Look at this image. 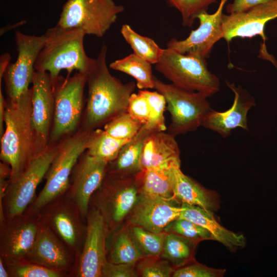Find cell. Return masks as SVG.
Instances as JSON below:
<instances>
[{
    "mask_svg": "<svg viewBox=\"0 0 277 277\" xmlns=\"http://www.w3.org/2000/svg\"><path fill=\"white\" fill-rule=\"evenodd\" d=\"M181 166L180 150L175 136L164 131L153 132L144 140L142 170L169 169Z\"/></svg>",
    "mask_w": 277,
    "mask_h": 277,
    "instance_id": "7402d4cb",
    "label": "cell"
},
{
    "mask_svg": "<svg viewBox=\"0 0 277 277\" xmlns=\"http://www.w3.org/2000/svg\"><path fill=\"white\" fill-rule=\"evenodd\" d=\"M143 125L128 112H125L105 124L104 130L116 139L129 141L137 133Z\"/></svg>",
    "mask_w": 277,
    "mask_h": 277,
    "instance_id": "836d02e7",
    "label": "cell"
},
{
    "mask_svg": "<svg viewBox=\"0 0 277 277\" xmlns=\"http://www.w3.org/2000/svg\"><path fill=\"white\" fill-rule=\"evenodd\" d=\"M152 64L131 53L121 59L112 62L111 69L126 73L136 81V86L140 90L154 88V76L152 74Z\"/></svg>",
    "mask_w": 277,
    "mask_h": 277,
    "instance_id": "4316f807",
    "label": "cell"
},
{
    "mask_svg": "<svg viewBox=\"0 0 277 277\" xmlns=\"http://www.w3.org/2000/svg\"><path fill=\"white\" fill-rule=\"evenodd\" d=\"M166 232L154 233L136 225H132L130 234L143 256L161 255Z\"/></svg>",
    "mask_w": 277,
    "mask_h": 277,
    "instance_id": "1f68e13d",
    "label": "cell"
},
{
    "mask_svg": "<svg viewBox=\"0 0 277 277\" xmlns=\"http://www.w3.org/2000/svg\"><path fill=\"white\" fill-rule=\"evenodd\" d=\"M164 231L176 234L195 243L203 240H213L211 234L203 227L180 217L171 222Z\"/></svg>",
    "mask_w": 277,
    "mask_h": 277,
    "instance_id": "e575fe53",
    "label": "cell"
},
{
    "mask_svg": "<svg viewBox=\"0 0 277 277\" xmlns=\"http://www.w3.org/2000/svg\"><path fill=\"white\" fill-rule=\"evenodd\" d=\"M94 130H86L66 140L57 149L46 174L44 187L25 213L36 216L47 205L67 191L72 171L87 150Z\"/></svg>",
    "mask_w": 277,
    "mask_h": 277,
    "instance_id": "277c9868",
    "label": "cell"
},
{
    "mask_svg": "<svg viewBox=\"0 0 277 277\" xmlns=\"http://www.w3.org/2000/svg\"><path fill=\"white\" fill-rule=\"evenodd\" d=\"M37 219L38 230L36 239L25 261L64 274L72 266V255L54 232L38 217Z\"/></svg>",
    "mask_w": 277,
    "mask_h": 277,
    "instance_id": "44dd1931",
    "label": "cell"
},
{
    "mask_svg": "<svg viewBox=\"0 0 277 277\" xmlns=\"http://www.w3.org/2000/svg\"><path fill=\"white\" fill-rule=\"evenodd\" d=\"M5 265L10 276L61 277L64 275L61 272L27 261L19 262L10 265Z\"/></svg>",
    "mask_w": 277,
    "mask_h": 277,
    "instance_id": "8d00e7d4",
    "label": "cell"
},
{
    "mask_svg": "<svg viewBox=\"0 0 277 277\" xmlns=\"http://www.w3.org/2000/svg\"><path fill=\"white\" fill-rule=\"evenodd\" d=\"M272 1L273 0H234L232 3L227 5L226 10L229 14L239 13Z\"/></svg>",
    "mask_w": 277,
    "mask_h": 277,
    "instance_id": "b9f144b4",
    "label": "cell"
},
{
    "mask_svg": "<svg viewBox=\"0 0 277 277\" xmlns=\"http://www.w3.org/2000/svg\"><path fill=\"white\" fill-rule=\"evenodd\" d=\"M45 40L36 60L35 71L49 74L53 85L64 69L88 74L95 64L96 58L89 57L84 47L86 35L80 28H66L56 25L44 33Z\"/></svg>",
    "mask_w": 277,
    "mask_h": 277,
    "instance_id": "3957f363",
    "label": "cell"
},
{
    "mask_svg": "<svg viewBox=\"0 0 277 277\" xmlns=\"http://www.w3.org/2000/svg\"><path fill=\"white\" fill-rule=\"evenodd\" d=\"M84 245L80 252L76 276H102L106 258V240L108 228L101 212L94 207L88 210Z\"/></svg>",
    "mask_w": 277,
    "mask_h": 277,
    "instance_id": "4fadbf2b",
    "label": "cell"
},
{
    "mask_svg": "<svg viewBox=\"0 0 277 277\" xmlns=\"http://www.w3.org/2000/svg\"><path fill=\"white\" fill-rule=\"evenodd\" d=\"M226 270L215 269L200 264H193L174 270V277H219L222 276Z\"/></svg>",
    "mask_w": 277,
    "mask_h": 277,
    "instance_id": "f35d334b",
    "label": "cell"
},
{
    "mask_svg": "<svg viewBox=\"0 0 277 277\" xmlns=\"http://www.w3.org/2000/svg\"><path fill=\"white\" fill-rule=\"evenodd\" d=\"M107 48L103 45L95 64L87 74L88 87L85 124L87 130L105 124L115 117L127 112L131 95L136 83H123L111 75L107 65Z\"/></svg>",
    "mask_w": 277,
    "mask_h": 277,
    "instance_id": "6da1fadb",
    "label": "cell"
},
{
    "mask_svg": "<svg viewBox=\"0 0 277 277\" xmlns=\"http://www.w3.org/2000/svg\"><path fill=\"white\" fill-rule=\"evenodd\" d=\"M151 132L142 126L137 133L121 149L112 163L110 174L120 176H135L141 171V160L144 140Z\"/></svg>",
    "mask_w": 277,
    "mask_h": 277,
    "instance_id": "d4e9b609",
    "label": "cell"
},
{
    "mask_svg": "<svg viewBox=\"0 0 277 277\" xmlns=\"http://www.w3.org/2000/svg\"><path fill=\"white\" fill-rule=\"evenodd\" d=\"M180 218L189 220L206 229L213 240L222 244L230 251H235L244 247L246 238L242 234L230 231L220 225L215 220L212 211L200 207L182 204Z\"/></svg>",
    "mask_w": 277,
    "mask_h": 277,
    "instance_id": "603a6c76",
    "label": "cell"
},
{
    "mask_svg": "<svg viewBox=\"0 0 277 277\" xmlns=\"http://www.w3.org/2000/svg\"><path fill=\"white\" fill-rule=\"evenodd\" d=\"M45 40L44 34L35 36L15 32L17 57L15 62L9 64L3 76L8 98L16 99L30 89L35 63Z\"/></svg>",
    "mask_w": 277,
    "mask_h": 277,
    "instance_id": "8fae6325",
    "label": "cell"
},
{
    "mask_svg": "<svg viewBox=\"0 0 277 277\" xmlns=\"http://www.w3.org/2000/svg\"><path fill=\"white\" fill-rule=\"evenodd\" d=\"M87 74L78 71L72 77H58L54 84L53 124L50 139L55 141L73 132L81 115Z\"/></svg>",
    "mask_w": 277,
    "mask_h": 277,
    "instance_id": "9c48e42d",
    "label": "cell"
},
{
    "mask_svg": "<svg viewBox=\"0 0 277 277\" xmlns=\"http://www.w3.org/2000/svg\"><path fill=\"white\" fill-rule=\"evenodd\" d=\"M139 91L146 97L149 106V116L144 127L151 132L165 131L167 128L164 117L166 107L164 96L156 90L151 91L144 89Z\"/></svg>",
    "mask_w": 277,
    "mask_h": 277,
    "instance_id": "d6a6232c",
    "label": "cell"
},
{
    "mask_svg": "<svg viewBox=\"0 0 277 277\" xmlns=\"http://www.w3.org/2000/svg\"><path fill=\"white\" fill-rule=\"evenodd\" d=\"M57 148L47 149L35 156L21 174L9 181L0 203V222L24 214L34 201L38 185L55 156Z\"/></svg>",
    "mask_w": 277,
    "mask_h": 277,
    "instance_id": "52a82bcc",
    "label": "cell"
},
{
    "mask_svg": "<svg viewBox=\"0 0 277 277\" xmlns=\"http://www.w3.org/2000/svg\"><path fill=\"white\" fill-rule=\"evenodd\" d=\"M31 112V88L16 99L7 98L5 130L1 138V159L10 166L9 181L17 177L35 156Z\"/></svg>",
    "mask_w": 277,
    "mask_h": 277,
    "instance_id": "7a4b0ae2",
    "label": "cell"
},
{
    "mask_svg": "<svg viewBox=\"0 0 277 277\" xmlns=\"http://www.w3.org/2000/svg\"><path fill=\"white\" fill-rule=\"evenodd\" d=\"M154 89L165 98L171 118L168 132L175 137L196 130L212 109L203 94L165 83L155 76Z\"/></svg>",
    "mask_w": 277,
    "mask_h": 277,
    "instance_id": "8992f818",
    "label": "cell"
},
{
    "mask_svg": "<svg viewBox=\"0 0 277 277\" xmlns=\"http://www.w3.org/2000/svg\"><path fill=\"white\" fill-rule=\"evenodd\" d=\"M108 164L86 152L74 167L72 183L66 196L76 205L83 217L87 214L93 194L103 182Z\"/></svg>",
    "mask_w": 277,
    "mask_h": 277,
    "instance_id": "e0dca14e",
    "label": "cell"
},
{
    "mask_svg": "<svg viewBox=\"0 0 277 277\" xmlns=\"http://www.w3.org/2000/svg\"><path fill=\"white\" fill-rule=\"evenodd\" d=\"M132 210L129 222L154 233L163 232L166 227L179 218L182 207L175 205L174 200L140 194Z\"/></svg>",
    "mask_w": 277,
    "mask_h": 277,
    "instance_id": "d6986e66",
    "label": "cell"
},
{
    "mask_svg": "<svg viewBox=\"0 0 277 277\" xmlns=\"http://www.w3.org/2000/svg\"><path fill=\"white\" fill-rule=\"evenodd\" d=\"M11 56L8 53H3L0 57V84L2 82V78L5 72V70L10 63Z\"/></svg>",
    "mask_w": 277,
    "mask_h": 277,
    "instance_id": "ee69618b",
    "label": "cell"
},
{
    "mask_svg": "<svg viewBox=\"0 0 277 277\" xmlns=\"http://www.w3.org/2000/svg\"><path fill=\"white\" fill-rule=\"evenodd\" d=\"M128 142L116 139L104 130H96L93 131L87 152L109 163L116 158L122 147Z\"/></svg>",
    "mask_w": 277,
    "mask_h": 277,
    "instance_id": "f546056e",
    "label": "cell"
},
{
    "mask_svg": "<svg viewBox=\"0 0 277 277\" xmlns=\"http://www.w3.org/2000/svg\"><path fill=\"white\" fill-rule=\"evenodd\" d=\"M181 14L184 26L191 27L196 16L207 11L208 7L217 0H165Z\"/></svg>",
    "mask_w": 277,
    "mask_h": 277,
    "instance_id": "d590c367",
    "label": "cell"
},
{
    "mask_svg": "<svg viewBox=\"0 0 277 277\" xmlns=\"http://www.w3.org/2000/svg\"><path fill=\"white\" fill-rule=\"evenodd\" d=\"M155 69L171 84L181 88L200 92L207 97L220 90L218 77L208 69L206 58L164 49Z\"/></svg>",
    "mask_w": 277,
    "mask_h": 277,
    "instance_id": "5b68a950",
    "label": "cell"
},
{
    "mask_svg": "<svg viewBox=\"0 0 277 277\" xmlns=\"http://www.w3.org/2000/svg\"><path fill=\"white\" fill-rule=\"evenodd\" d=\"M134 177L140 194L174 200L173 168L142 170Z\"/></svg>",
    "mask_w": 277,
    "mask_h": 277,
    "instance_id": "484cf974",
    "label": "cell"
},
{
    "mask_svg": "<svg viewBox=\"0 0 277 277\" xmlns=\"http://www.w3.org/2000/svg\"><path fill=\"white\" fill-rule=\"evenodd\" d=\"M121 33L135 55L151 64H156L159 61L164 49L152 38L140 35L126 24L122 26Z\"/></svg>",
    "mask_w": 277,
    "mask_h": 277,
    "instance_id": "83f0119b",
    "label": "cell"
},
{
    "mask_svg": "<svg viewBox=\"0 0 277 277\" xmlns=\"http://www.w3.org/2000/svg\"><path fill=\"white\" fill-rule=\"evenodd\" d=\"M6 101L3 95L1 87L0 88V136L1 138L4 132V123L5 118V108Z\"/></svg>",
    "mask_w": 277,
    "mask_h": 277,
    "instance_id": "7bdbcfd3",
    "label": "cell"
},
{
    "mask_svg": "<svg viewBox=\"0 0 277 277\" xmlns=\"http://www.w3.org/2000/svg\"><path fill=\"white\" fill-rule=\"evenodd\" d=\"M36 216L70 251L78 253L81 251L86 227H84L81 220V213L72 200L67 196L64 199L60 197L45 206Z\"/></svg>",
    "mask_w": 277,
    "mask_h": 277,
    "instance_id": "7c38bea8",
    "label": "cell"
},
{
    "mask_svg": "<svg viewBox=\"0 0 277 277\" xmlns=\"http://www.w3.org/2000/svg\"><path fill=\"white\" fill-rule=\"evenodd\" d=\"M124 10L113 0H68L63 6L57 25L80 28L86 34L104 36Z\"/></svg>",
    "mask_w": 277,
    "mask_h": 277,
    "instance_id": "ba28073f",
    "label": "cell"
},
{
    "mask_svg": "<svg viewBox=\"0 0 277 277\" xmlns=\"http://www.w3.org/2000/svg\"><path fill=\"white\" fill-rule=\"evenodd\" d=\"M32 83L31 123L36 156L47 149L54 113V96L53 84L48 73L35 71Z\"/></svg>",
    "mask_w": 277,
    "mask_h": 277,
    "instance_id": "9a60e30c",
    "label": "cell"
},
{
    "mask_svg": "<svg viewBox=\"0 0 277 277\" xmlns=\"http://www.w3.org/2000/svg\"><path fill=\"white\" fill-rule=\"evenodd\" d=\"M228 87L234 93L231 107L225 111L219 112L211 109L206 114L202 126L218 133L223 137L231 134L236 128L248 130L247 113L255 105L254 98L240 86L226 82Z\"/></svg>",
    "mask_w": 277,
    "mask_h": 277,
    "instance_id": "ffe728a7",
    "label": "cell"
},
{
    "mask_svg": "<svg viewBox=\"0 0 277 277\" xmlns=\"http://www.w3.org/2000/svg\"><path fill=\"white\" fill-rule=\"evenodd\" d=\"M156 257V256H155ZM148 257L140 261L136 268L143 277H169L172 276L174 270L166 260Z\"/></svg>",
    "mask_w": 277,
    "mask_h": 277,
    "instance_id": "74e56055",
    "label": "cell"
},
{
    "mask_svg": "<svg viewBox=\"0 0 277 277\" xmlns=\"http://www.w3.org/2000/svg\"><path fill=\"white\" fill-rule=\"evenodd\" d=\"M0 276L8 277L10 276L7 268L2 258H0Z\"/></svg>",
    "mask_w": 277,
    "mask_h": 277,
    "instance_id": "f6af8a7d",
    "label": "cell"
},
{
    "mask_svg": "<svg viewBox=\"0 0 277 277\" xmlns=\"http://www.w3.org/2000/svg\"><path fill=\"white\" fill-rule=\"evenodd\" d=\"M181 166L173 168V198L182 204L197 206L208 210L217 208L213 192L203 188L183 173Z\"/></svg>",
    "mask_w": 277,
    "mask_h": 277,
    "instance_id": "cb8c5ba5",
    "label": "cell"
},
{
    "mask_svg": "<svg viewBox=\"0 0 277 277\" xmlns=\"http://www.w3.org/2000/svg\"><path fill=\"white\" fill-rule=\"evenodd\" d=\"M105 177L95 199V207L103 215L108 228L123 220L133 209L138 199L134 176L110 174Z\"/></svg>",
    "mask_w": 277,
    "mask_h": 277,
    "instance_id": "30bf717a",
    "label": "cell"
},
{
    "mask_svg": "<svg viewBox=\"0 0 277 277\" xmlns=\"http://www.w3.org/2000/svg\"><path fill=\"white\" fill-rule=\"evenodd\" d=\"M228 0H220L217 9L212 14L207 11L200 13L198 28L192 30L188 37L183 40L172 38L167 44V48L182 54H193L206 58L214 45L222 38V17L224 5Z\"/></svg>",
    "mask_w": 277,
    "mask_h": 277,
    "instance_id": "2e32d148",
    "label": "cell"
},
{
    "mask_svg": "<svg viewBox=\"0 0 277 277\" xmlns=\"http://www.w3.org/2000/svg\"><path fill=\"white\" fill-rule=\"evenodd\" d=\"M37 230V216L26 213L1 222L0 254L5 264L25 261Z\"/></svg>",
    "mask_w": 277,
    "mask_h": 277,
    "instance_id": "5bb4252c",
    "label": "cell"
},
{
    "mask_svg": "<svg viewBox=\"0 0 277 277\" xmlns=\"http://www.w3.org/2000/svg\"><path fill=\"white\" fill-rule=\"evenodd\" d=\"M127 112L134 119L143 125L147 122L149 116V106L146 97L138 91L133 93L129 100Z\"/></svg>",
    "mask_w": 277,
    "mask_h": 277,
    "instance_id": "ab89813d",
    "label": "cell"
},
{
    "mask_svg": "<svg viewBox=\"0 0 277 277\" xmlns=\"http://www.w3.org/2000/svg\"><path fill=\"white\" fill-rule=\"evenodd\" d=\"M107 261L113 263L135 264L143 255L133 241L130 234L123 230L113 240L109 251Z\"/></svg>",
    "mask_w": 277,
    "mask_h": 277,
    "instance_id": "4dcf8cb0",
    "label": "cell"
},
{
    "mask_svg": "<svg viewBox=\"0 0 277 277\" xmlns=\"http://www.w3.org/2000/svg\"><path fill=\"white\" fill-rule=\"evenodd\" d=\"M276 18L277 0L256 5L245 11L223 14L222 38L229 42L236 37L251 38L260 35L264 42L265 25Z\"/></svg>",
    "mask_w": 277,
    "mask_h": 277,
    "instance_id": "ac0fdd59",
    "label": "cell"
},
{
    "mask_svg": "<svg viewBox=\"0 0 277 277\" xmlns=\"http://www.w3.org/2000/svg\"><path fill=\"white\" fill-rule=\"evenodd\" d=\"M195 244L176 234L166 233L161 255L174 266L181 267L192 259Z\"/></svg>",
    "mask_w": 277,
    "mask_h": 277,
    "instance_id": "f1b7e54d",
    "label": "cell"
},
{
    "mask_svg": "<svg viewBox=\"0 0 277 277\" xmlns=\"http://www.w3.org/2000/svg\"><path fill=\"white\" fill-rule=\"evenodd\" d=\"M135 264L113 263L107 261L102 269V276L136 277L138 275Z\"/></svg>",
    "mask_w": 277,
    "mask_h": 277,
    "instance_id": "60d3db41",
    "label": "cell"
}]
</instances>
